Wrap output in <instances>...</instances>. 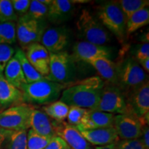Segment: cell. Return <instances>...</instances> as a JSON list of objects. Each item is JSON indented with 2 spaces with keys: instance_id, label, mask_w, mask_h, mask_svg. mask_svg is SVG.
I'll use <instances>...</instances> for the list:
<instances>
[{
  "instance_id": "4316f807",
  "label": "cell",
  "mask_w": 149,
  "mask_h": 149,
  "mask_svg": "<svg viewBox=\"0 0 149 149\" xmlns=\"http://www.w3.org/2000/svg\"><path fill=\"white\" fill-rule=\"evenodd\" d=\"M121 10L126 19V21L130 16L141 9L148 6V0H120L117 1Z\"/></svg>"
},
{
  "instance_id": "277c9868",
  "label": "cell",
  "mask_w": 149,
  "mask_h": 149,
  "mask_svg": "<svg viewBox=\"0 0 149 149\" xmlns=\"http://www.w3.org/2000/svg\"><path fill=\"white\" fill-rule=\"evenodd\" d=\"M97 19L120 42L126 37V19L117 1H107L98 8Z\"/></svg>"
},
{
  "instance_id": "d590c367",
  "label": "cell",
  "mask_w": 149,
  "mask_h": 149,
  "mask_svg": "<svg viewBox=\"0 0 149 149\" xmlns=\"http://www.w3.org/2000/svg\"><path fill=\"white\" fill-rule=\"evenodd\" d=\"M149 58V43H143L135 51V59L138 62Z\"/></svg>"
},
{
  "instance_id": "7402d4cb",
  "label": "cell",
  "mask_w": 149,
  "mask_h": 149,
  "mask_svg": "<svg viewBox=\"0 0 149 149\" xmlns=\"http://www.w3.org/2000/svg\"><path fill=\"white\" fill-rule=\"evenodd\" d=\"M3 76L10 84L20 91L22 87L27 84L21 65L15 57H13L7 64Z\"/></svg>"
},
{
  "instance_id": "2e32d148",
  "label": "cell",
  "mask_w": 149,
  "mask_h": 149,
  "mask_svg": "<svg viewBox=\"0 0 149 149\" xmlns=\"http://www.w3.org/2000/svg\"><path fill=\"white\" fill-rule=\"evenodd\" d=\"M115 115L111 113L96 111L87 110L84 117L76 128L79 131H84L100 128L113 126Z\"/></svg>"
},
{
  "instance_id": "5bb4252c",
  "label": "cell",
  "mask_w": 149,
  "mask_h": 149,
  "mask_svg": "<svg viewBox=\"0 0 149 149\" xmlns=\"http://www.w3.org/2000/svg\"><path fill=\"white\" fill-rule=\"evenodd\" d=\"M57 136L61 137L70 149H93L90 143L75 126L65 122L52 121Z\"/></svg>"
},
{
  "instance_id": "3957f363",
  "label": "cell",
  "mask_w": 149,
  "mask_h": 149,
  "mask_svg": "<svg viewBox=\"0 0 149 149\" xmlns=\"http://www.w3.org/2000/svg\"><path fill=\"white\" fill-rule=\"evenodd\" d=\"M76 26L78 35L84 42L104 46V44L111 41L110 33L98 19L87 9L81 10Z\"/></svg>"
},
{
  "instance_id": "836d02e7",
  "label": "cell",
  "mask_w": 149,
  "mask_h": 149,
  "mask_svg": "<svg viewBox=\"0 0 149 149\" xmlns=\"http://www.w3.org/2000/svg\"><path fill=\"white\" fill-rule=\"evenodd\" d=\"M117 149H146L140 138L120 139L116 142Z\"/></svg>"
},
{
  "instance_id": "d6986e66",
  "label": "cell",
  "mask_w": 149,
  "mask_h": 149,
  "mask_svg": "<svg viewBox=\"0 0 149 149\" xmlns=\"http://www.w3.org/2000/svg\"><path fill=\"white\" fill-rule=\"evenodd\" d=\"M73 3L68 0H53L48 6V20L51 23L59 24L68 21L73 12Z\"/></svg>"
},
{
  "instance_id": "f35d334b",
  "label": "cell",
  "mask_w": 149,
  "mask_h": 149,
  "mask_svg": "<svg viewBox=\"0 0 149 149\" xmlns=\"http://www.w3.org/2000/svg\"><path fill=\"white\" fill-rule=\"evenodd\" d=\"M12 130H8L0 127V149H2L5 141Z\"/></svg>"
},
{
  "instance_id": "60d3db41",
  "label": "cell",
  "mask_w": 149,
  "mask_h": 149,
  "mask_svg": "<svg viewBox=\"0 0 149 149\" xmlns=\"http://www.w3.org/2000/svg\"><path fill=\"white\" fill-rule=\"evenodd\" d=\"M95 149H117L116 143H113L109 145H106V146H97Z\"/></svg>"
},
{
  "instance_id": "f546056e",
  "label": "cell",
  "mask_w": 149,
  "mask_h": 149,
  "mask_svg": "<svg viewBox=\"0 0 149 149\" xmlns=\"http://www.w3.org/2000/svg\"><path fill=\"white\" fill-rule=\"evenodd\" d=\"M51 140V138L43 137L29 129L27 132L26 149H44Z\"/></svg>"
},
{
  "instance_id": "e0dca14e",
  "label": "cell",
  "mask_w": 149,
  "mask_h": 149,
  "mask_svg": "<svg viewBox=\"0 0 149 149\" xmlns=\"http://www.w3.org/2000/svg\"><path fill=\"white\" fill-rule=\"evenodd\" d=\"M84 137L91 145L102 146L116 143L120 140L117 132L113 126L80 131Z\"/></svg>"
},
{
  "instance_id": "30bf717a",
  "label": "cell",
  "mask_w": 149,
  "mask_h": 149,
  "mask_svg": "<svg viewBox=\"0 0 149 149\" xmlns=\"http://www.w3.org/2000/svg\"><path fill=\"white\" fill-rule=\"evenodd\" d=\"M126 99L128 107L132 115L140 121L143 126L148 125L149 81L148 80L130 91Z\"/></svg>"
},
{
  "instance_id": "74e56055",
  "label": "cell",
  "mask_w": 149,
  "mask_h": 149,
  "mask_svg": "<svg viewBox=\"0 0 149 149\" xmlns=\"http://www.w3.org/2000/svg\"><path fill=\"white\" fill-rule=\"evenodd\" d=\"M143 144L146 149H149V128L148 125L144 126L142 127V133L140 137Z\"/></svg>"
},
{
  "instance_id": "f1b7e54d",
  "label": "cell",
  "mask_w": 149,
  "mask_h": 149,
  "mask_svg": "<svg viewBox=\"0 0 149 149\" xmlns=\"http://www.w3.org/2000/svg\"><path fill=\"white\" fill-rule=\"evenodd\" d=\"M48 6L40 3L39 0L31 1L29 11L27 15L33 19L38 21H45L47 18Z\"/></svg>"
},
{
  "instance_id": "b9f144b4",
  "label": "cell",
  "mask_w": 149,
  "mask_h": 149,
  "mask_svg": "<svg viewBox=\"0 0 149 149\" xmlns=\"http://www.w3.org/2000/svg\"><path fill=\"white\" fill-rule=\"evenodd\" d=\"M148 32L145 33L144 35L141 36V41L144 43H148Z\"/></svg>"
},
{
  "instance_id": "8d00e7d4",
  "label": "cell",
  "mask_w": 149,
  "mask_h": 149,
  "mask_svg": "<svg viewBox=\"0 0 149 149\" xmlns=\"http://www.w3.org/2000/svg\"><path fill=\"white\" fill-rule=\"evenodd\" d=\"M69 147L61 137L56 136L48 143L44 149H68Z\"/></svg>"
},
{
  "instance_id": "9a60e30c",
  "label": "cell",
  "mask_w": 149,
  "mask_h": 149,
  "mask_svg": "<svg viewBox=\"0 0 149 149\" xmlns=\"http://www.w3.org/2000/svg\"><path fill=\"white\" fill-rule=\"evenodd\" d=\"M26 57L33 68L44 77L49 74L50 53L40 43H35L26 48Z\"/></svg>"
},
{
  "instance_id": "ab89813d",
  "label": "cell",
  "mask_w": 149,
  "mask_h": 149,
  "mask_svg": "<svg viewBox=\"0 0 149 149\" xmlns=\"http://www.w3.org/2000/svg\"><path fill=\"white\" fill-rule=\"evenodd\" d=\"M139 65L142 67L141 68H143V70H144L145 72H149V58L144 59V60L140 61V62H138Z\"/></svg>"
},
{
  "instance_id": "7bdbcfd3",
  "label": "cell",
  "mask_w": 149,
  "mask_h": 149,
  "mask_svg": "<svg viewBox=\"0 0 149 149\" xmlns=\"http://www.w3.org/2000/svg\"><path fill=\"white\" fill-rule=\"evenodd\" d=\"M39 1L44 5L46 6H49L53 2V0H39Z\"/></svg>"
},
{
  "instance_id": "4dcf8cb0",
  "label": "cell",
  "mask_w": 149,
  "mask_h": 149,
  "mask_svg": "<svg viewBox=\"0 0 149 149\" xmlns=\"http://www.w3.org/2000/svg\"><path fill=\"white\" fill-rule=\"evenodd\" d=\"M18 16L10 0H0V22H15Z\"/></svg>"
},
{
  "instance_id": "ee69618b",
  "label": "cell",
  "mask_w": 149,
  "mask_h": 149,
  "mask_svg": "<svg viewBox=\"0 0 149 149\" xmlns=\"http://www.w3.org/2000/svg\"><path fill=\"white\" fill-rule=\"evenodd\" d=\"M68 149H70V148H68Z\"/></svg>"
},
{
  "instance_id": "83f0119b",
  "label": "cell",
  "mask_w": 149,
  "mask_h": 149,
  "mask_svg": "<svg viewBox=\"0 0 149 149\" xmlns=\"http://www.w3.org/2000/svg\"><path fill=\"white\" fill-rule=\"evenodd\" d=\"M16 24L0 22V44L11 45L16 42Z\"/></svg>"
},
{
  "instance_id": "8fae6325",
  "label": "cell",
  "mask_w": 149,
  "mask_h": 149,
  "mask_svg": "<svg viewBox=\"0 0 149 149\" xmlns=\"http://www.w3.org/2000/svg\"><path fill=\"white\" fill-rule=\"evenodd\" d=\"M70 40V30L66 26H57L46 29L40 42L49 53H57L64 51Z\"/></svg>"
},
{
  "instance_id": "d6a6232c",
  "label": "cell",
  "mask_w": 149,
  "mask_h": 149,
  "mask_svg": "<svg viewBox=\"0 0 149 149\" xmlns=\"http://www.w3.org/2000/svg\"><path fill=\"white\" fill-rule=\"evenodd\" d=\"M15 51L12 46L0 44V73H2L6 65L13 57Z\"/></svg>"
},
{
  "instance_id": "ba28073f",
  "label": "cell",
  "mask_w": 149,
  "mask_h": 149,
  "mask_svg": "<svg viewBox=\"0 0 149 149\" xmlns=\"http://www.w3.org/2000/svg\"><path fill=\"white\" fill-rule=\"evenodd\" d=\"M33 108L26 104L12 106L0 113V127L8 130H28Z\"/></svg>"
},
{
  "instance_id": "ffe728a7",
  "label": "cell",
  "mask_w": 149,
  "mask_h": 149,
  "mask_svg": "<svg viewBox=\"0 0 149 149\" xmlns=\"http://www.w3.org/2000/svg\"><path fill=\"white\" fill-rule=\"evenodd\" d=\"M87 64L91 65L109 84L117 86L118 64L107 58L93 59L88 61Z\"/></svg>"
},
{
  "instance_id": "d4e9b609",
  "label": "cell",
  "mask_w": 149,
  "mask_h": 149,
  "mask_svg": "<svg viewBox=\"0 0 149 149\" xmlns=\"http://www.w3.org/2000/svg\"><path fill=\"white\" fill-rule=\"evenodd\" d=\"M44 113L57 122H63L66 120L69 107L60 100L43 107Z\"/></svg>"
},
{
  "instance_id": "603a6c76",
  "label": "cell",
  "mask_w": 149,
  "mask_h": 149,
  "mask_svg": "<svg viewBox=\"0 0 149 149\" xmlns=\"http://www.w3.org/2000/svg\"><path fill=\"white\" fill-rule=\"evenodd\" d=\"M14 57L17 59L21 65L22 69L25 76L28 84L33 83L35 81L46 79L45 77L41 75L36 70L33 68L31 63L26 57L25 52L22 48H17L15 53Z\"/></svg>"
},
{
  "instance_id": "7a4b0ae2",
  "label": "cell",
  "mask_w": 149,
  "mask_h": 149,
  "mask_svg": "<svg viewBox=\"0 0 149 149\" xmlns=\"http://www.w3.org/2000/svg\"><path fill=\"white\" fill-rule=\"evenodd\" d=\"M66 85L46 79L26 84L22 87L23 102L37 105H48L55 102L61 96Z\"/></svg>"
},
{
  "instance_id": "7c38bea8",
  "label": "cell",
  "mask_w": 149,
  "mask_h": 149,
  "mask_svg": "<svg viewBox=\"0 0 149 149\" xmlns=\"http://www.w3.org/2000/svg\"><path fill=\"white\" fill-rule=\"evenodd\" d=\"M113 51L106 46L97 45L88 42H78L72 47V55L74 61H83L86 63L98 58L111 59Z\"/></svg>"
},
{
  "instance_id": "e575fe53",
  "label": "cell",
  "mask_w": 149,
  "mask_h": 149,
  "mask_svg": "<svg viewBox=\"0 0 149 149\" xmlns=\"http://www.w3.org/2000/svg\"><path fill=\"white\" fill-rule=\"evenodd\" d=\"M11 3L17 15L19 17L27 14L31 5L30 0H12Z\"/></svg>"
},
{
  "instance_id": "8992f818",
  "label": "cell",
  "mask_w": 149,
  "mask_h": 149,
  "mask_svg": "<svg viewBox=\"0 0 149 149\" xmlns=\"http://www.w3.org/2000/svg\"><path fill=\"white\" fill-rule=\"evenodd\" d=\"M146 81V72L133 57H128L118 64L117 86L124 93L130 92Z\"/></svg>"
},
{
  "instance_id": "ac0fdd59",
  "label": "cell",
  "mask_w": 149,
  "mask_h": 149,
  "mask_svg": "<svg viewBox=\"0 0 149 149\" xmlns=\"http://www.w3.org/2000/svg\"><path fill=\"white\" fill-rule=\"evenodd\" d=\"M31 128L37 134L48 138L57 136L54 129L53 122L44 112L33 109L30 120Z\"/></svg>"
},
{
  "instance_id": "4fadbf2b",
  "label": "cell",
  "mask_w": 149,
  "mask_h": 149,
  "mask_svg": "<svg viewBox=\"0 0 149 149\" xmlns=\"http://www.w3.org/2000/svg\"><path fill=\"white\" fill-rule=\"evenodd\" d=\"M113 127L120 139H133L140 138L143 126L135 115L121 114L114 117Z\"/></svg>"
},
{
  "instance_id": "cb8c5ba5",
  "label": "cell",
  "mask_w": 149,
  "mask_h": 149,
  "mask_svg": "<svg viewBox=\"0 0 149 149\" xmlns=\"http://www.w3.org/2000/svg\"><path fill=\"white\" fill-rule=\"evenodd\" d=\"M149 23V9L144 8L130 16L126 21V36L136 32L137 30L148 25Z\"/></svg>"
},
{
  "instance_id": "6da1fadb",
  "label": "cell",
  "mask_w": 149,
  "mask_h": 149,
  "mask_svg": "<svg viewBox=\"0 0 149 149\" xmlns=\"http://www.w3.org/2000/svg\"><path fill=\"white\" fill-rule=\"evenodd\" d=\"M105 84L100 77L87 78L63 91L60 101L68 107L96 110Z\"/></svg>"
},
{
  "instance_id": "5b68a950",
  "label": "cell",
  "mask_w": 149,
  "mask_h": 149,
  "mask_svg": "<svg viewBox=\"0 0 149 149\" xmlns=\"http://www.w3.org/2000/svg\"><path fill=\"white\" fill-rule=\"evenodd\" d=\"M74 61L66 51L50 53L49 74L46 78L54 82L68 85L75 77Z\"/></svg>"
},
{
  "instance_id": "1f68e13d",
  "label": "cell",
  "mask_w": 149,
  "mask_h": 149,
  "mask_svg": "<svg viewBox=\"0 0 149 149\" xmlns=\"http://www.w3.org/2000/svg\"><path fill=\"white\" fill-rule=\"evenodd\" d=\"M87 109H83L77 107H69L68 115L66 120L70 126H77L84 117Z\"/></svg>"
},
{
  "instance_id": "44dd1931",
  "label": "cell",
  "mask_w": 149,
  "mask_h": 149,
  "mask_svg": "<svg viewBox=\"0 0 149 149\" xmlns=\"http://www.w3.org/2000/svg\"><path fill=\"white\" fill-rule=\"evenodd\" d=\"M23 102V93L6 79L0 73V107H10Z\"/></svg>"
},
{
  "instance_id": "52a82bcc",
  "label": "cell",
  "mask_w": 149,
  "mask_h": 149,
  "mask_svg": "<svg viewBox=\"0 0 149 149\" xmlns=\"http://www.w3.org/2000/svg\"><path fill=\"white\" fill-rule=\"evenodd\" d=\"M47 29L46 21L33 19L27 14L19 17L16 24V36L20 46L26 49L35 43H40Z\"/></svg>"
},
{
  "instance_id": "9c48e42d",
  "label": "cell",
  "mask_w": 149,
  "mask_h": 149,
  "mask_svg": "<svg viewBox=\"0 0 149 149\" xmlns=\"http://www.w3.org/2000/svg\"><path fill=\"white\" fill-rule=\"evenodd\" d=\"M96 111L108 113L131 114L123 91L115 85L104 86Z\"/></svg>"
},
{
  "instance_id": "484cf974",
  "label": "cell",
  "mask_w": 149,
  "mask_h": 149,
  "mask_svg": "<svg viewBox=\"0 0 149 149\" xmlns=\"http://www.w3.org/2000/svg\"><path fill=\"white\" fill-rule=\"evenodd\" d=\"M28 130H12L2 149H26Z\"/></svg>"
}]
</instances>
